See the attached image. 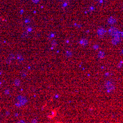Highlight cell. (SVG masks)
Instances as JSON below:
<instances>
[{"label":"cell","instance_id":"obj_1","mask_svg":"<svg viewBox=\"0 0 123 123\" xmlns=\"http://www.w3.org/2000/svg\"></svg>","mask_w":123,"mask_h":123}]
</instances>
